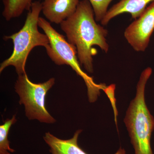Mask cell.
<instances>
[{
  "instance_id": "cell-1",
  "label": "cell",
  "mask_w": 154,
  "mask_h": 154,
  "mask_svg": "<svg viewBox=\"0 0 154 154\" xmlns=\"http://www.w3.org/2000/svg\"><path fill=\"white\" fill-rule=\"evenodd\" d=\"M96 22L89 0H82L74 14L60 24L67 40L76 48L81 66L90 73L94 72L93 56L97 53L93 46H99L105 53L109 48L106 38L108 31Z\"/></svg>"
},
{
  "instance_id": "cell-2",
  "label": "cell",
  "mask_w": 154,
  "mask_h": 154,
  "mask_svg": "<svg viewBox=\"0 0 154 154\" xmlns=\"http://www.w3.org/2000/svg\"><path fill=\"white\" fill-rule=\"evenodd\" d=\"M152 71V69L148 67L141 73L137 87L136 95L131 102L124 119L135 154H153L150 141L154 129V118L148 109L145 99L146 84Z\"/></svg>"
},
{
  "instance_id": "cell-3",
  "label": "cell",
  "mask_w": 154,
  "mask_h": 154,
  "mask_svg": "<svg viewBox=\"0 0 154 154\" xmlns=\"http://www.w3.org/2000/svg\"><path fill=\"white\" fill-rule=\"evenodd\" d=\"M42 10V3L38 1L33 2L21 30L3 37L5 41L12 40L14 49L11 56L1 63L0 72L8 66H13L18 75L25 73L26 62L32 50L36 46L46 48L49 45L48 36L45 33H40L38 30V19Z\"/></svg>"
},
{
  "instance_id": "cell-4",
  "label": "cell",
  "mask_w": 154,
  "mask_h": 154,
  "mask_svg": "<svg viewBox=\"0 0 154 154\" xmlns=\"http://www.w3.org/2000/svg\"><path fill=\"white\" fill-rule=\"evenodd\" d=\"M38 25L49 38V45L45 48L50 58L57 65H66L70 66L85 81L90 102H96L100 91H103L107 86L105 84H96L92 77L84 72L78 59L76 47L69 43L65 36L58 32L49 22L40 17Z\"/></svg>"
},
{
  "instance_id": "cell-5",
  "label": "cell",
  "mask_w": 154,
  "mask_h": 154,
  "mask_svg": "<svg viewBox=\"0 0 154 154\" xmlns=\"http://www.w3.org/2000/svg\"><path fill=\"white\" fill-rule=\"evenodd\" d=\"M18 75L15 91L20 98L19 104L25 106V115L28 119L48 124L55 122V119L45 106L46 95L55 84V79L51 78L43 83H34L28 79L26 73Z\"/></svg>"
},
{
  "instance_id": "cell-6",
  "label": "cell",
  "mask_w": 154,
  "mask_h": 154,
  "mask_svg": "<svg viewBox=\"0 0 154 154\" xmlns=\"http://www.w3.org/2000/svg\"><path fill=\"white\" fill-rule=\"evenodd\" d=\"M154 30V2L126 28L124 36L135 51H144Z\"/></svg>"
},
{
  "instance_id": "cell-7",
  "label": "cell",
  "mask_w": 154,
  "mask_h": 154,
  "mask_svg": "<svg viewBox=\"0 0 154 154\" xmlns=\"http://www.w3.org/2000/svg\"><path fill=\"white\" fill-rule=\"evenodd\" d=\"M79 0H44L42 12L48 22L60 24L74 14Z\"/></svg>"
},
{
  "instance_id": "cell-8",
  "label": "cell",
  "mask_w": 154,
  "mask_h": 154,
  "mask_svg": "<svg viewBox=\"0 0 154 154\" xmlns=\"http://www.w3.org/2000/svg\"><path fill=\"white\" fill-rule=\"evenodd\" d=\"M82 132V130H77L73 137L68 140L61 139L47 132L43 139L49 146L51 154H88L78 144V138ZM115 154H126V152L120 147Z\"/></svg>"
},
{
  "instance_id": "cell-9",
  "label": "cell",
  "mask_w": 154,
  "mask_h": 154,
  "mask_svg": "<svg viewBox=\"0 0 154 154\" xmlns=\"http://www.w3.org/2000/svg\"><path fill=\"white\" fill-rule=\"evenodd\" d=\"M154 2V0H120L108 10L101 24L106 25L113 18L124 13L130 14L133 19H137L143 14L149 3Z\"/></svg>"
},
{
  "instance_id": "cell-10",
  "label": "cell",
  "mask_w": 154,
  "mask_h": 154,
  "mask_svg": "<svg viewBox=\"0 0 154 154\" xmlns=\"http://www.w3.org/2000/svg\"><path fill=\"white\" fill-rule=\"evenodd\" d=\"M33 0H3L4 8L2 16L6 20L20 17L25 11L31 9Z\"/></svg>"
},
{
  "instance_id": "cell-11",
  "label": "cell",
  "mask_w": 154,
  "mask_h": 154,
  "mask_svg": "<svg viewBox=\"0 0 154 154\" xmlns=\"http://www.w3.org/2000/svg\"><path fill=\"white\" fill-rule=\"evenodd\" d=\"M17 121L16 115L11 119H7L0 126V154H11L15 152L11 148L8 140L9 131L11 126Z\"/></svg>"
},
{
  "instance_id": "cell-12",
  "label": "cell",
  "mask_w": 154,
  "mask_h": 154,
  "mask_svg": "<svg viewBox=\"0 0 154 154\" xmlns=\"http://www.w3.org/2000/svg\"><path fill=\"white\" fill-rule=\"evenodd\" d=\"M113 0H89L94 10L96 22H101L107 14V8Z\"/></svg>"
},
{
  "instance_id": "cell-13",
  "label": "cell",
  "mask_w": 154,
  "mask_h": 154,
  "mask_svg": "<svg viewBox=\"0 0 154 154\" xmlns=\"http://www.w3.org/2000/svg\"><path fill=\"white\" fill-rule=\"evenodd\" d=\"M115 84H111L110 85L106 86V88L103 90V91L106 94L111 103L113 109V113H114V120H115L116 127L117 128V117L118 115V113L116 107V99L115 97Z\"/></svg>"
}]
</instances>
